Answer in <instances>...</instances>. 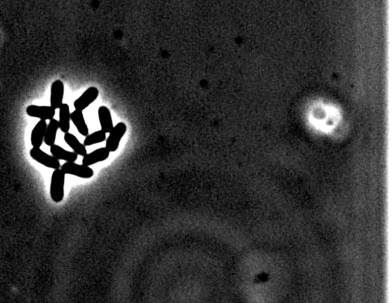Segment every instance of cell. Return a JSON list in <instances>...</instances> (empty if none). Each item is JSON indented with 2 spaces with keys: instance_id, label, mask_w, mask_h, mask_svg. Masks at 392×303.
<instances>
[{
  "instance_id": "6da1fadb",
  "label": "cell",
  "mask_w": 392,
  "mask_h": 303,
  "mask_svg": "<svg viewBox=\"0 0 392 303\" xmlns=\"http://www.w3.org/2000/svg\"><path fill=\"white\" fill-rule=\"evenodd\" d=\"M65 174L61 169H55L51 177L50 197L56 203L62 202L65 197Z\"/></svg>"
},
{
  "instance_id": "7a4b0ae2",
  "label": "cell",
  "mask_w": 392,
  "mask_h": 303,
  "mask_svg": "<svg viewBox=\"0 0 392 303\" xmlns=\"http://www.w3.org/2000/svg\"><path fill=\"white\" fill-rule=\"evenodd\" d=\"M126 132H127V126L125 123H119L117 125L114 127L113 129L111 130L108 137L106 139L105 146L109 153L117 151L121 139L123 138Z\"/></svg>"
},
{
  "instance_id": "3957f363",
  "label": "cell",
  "mask_w": 392,
  "mask_h": 303,
  "mask_svg": "<svg viewBox=\"0 0 392 303\" xmlns=\"http://www.w3.org/2000/svg\"><path fill=\"white\" fill-rule=\"evenodd\" d=\"M29 154L32 159L48 169H54V170L61 169L60 160L55 159L52 155L46 154L43 150L40 149V147H33L29 151Z\"/></svg>"
},
{
  "instance_id": "277c9868",
  "label": "cell",
  "mask_w": 392,
  "mask_h": 303,
  "mask_svg": "<svg viewBox=\"0 0 392 303\" xmlns=\"http://www.w3.org/2000/svg\"><path fill=\"white\" fill-rule=\"evenodd\" d=\"M61 169L65 174L76 176L78 178H84V179L91 178L94 176V170L84 164L65 162V164L61 166Z\"/></svg>"
},
{
  "instance_id": "5b68a950",
  "label": "cell",
  "mask_w": 392,
  "mask_h": 303,
  "mask_svg": "<svg viewBox=\"0 0 392 303\" xmlns=\"http://www.w3.org/2000/svg\"><path fill=\"white\" fill-rule=\"evenodd\" d=\"M99 96V90L95 87H90L85 90L84 94L78 98L74 103L76 110L83 111L86 109L90 104H93Z\"/></svg>"
},
{
  "instance_id": "8992f818",
  "label": "cell",
  "mask_w": 392,
  "mask_h": 303,
  "mask_svg": "<svg viewBox=\"0 0 392 303\" xmlns=\"http://www.w3.org/2000/svg\"><path fill=\"white\" fill-rule=\"evenodd\" d=\"M26 113L29 117L38 118L40 120H51L55 115V109L51 106L29 105L26 108Z\"/></svg>"
},
{
  "instance_id": "52a82bcc",
  "label": "cell",
  "mask_w": 392,
  "mask_h": 303,
  "mask_svg": "<svg viewBox=\"0 0 392 303\" xmlns=\"http://www.w3.org/2000/svg\"><path fill=\"white\" fill-rule=\"evenodd\" d=\"M65 94V85L61 80H56L52 84L50 94V106L54 109L61 108Z\"/></svg>"
},
{
  "instance_id": "ba28073f",
  "label": "cell",
  "mask_w": 392,
  "mask_h": 303,
  "mask_svg": "<svg viewBox=\"0 0 392 303\" xmlns=\"http://www.w3.org/2000/svg\"><path fill=\"white\" fill-rule=\"evenodd\" d=\"M109 151L106 147H100L90 154H87L83 158L82 164L85 166H91L100 162L105 161L109 157Z\"/></svg>"
},
{
  "instance_id": "9c48e42d",
  "label": "cell",
  "mask_w": 392,
  "mask_h": 303,
  "mask_svg": "<svg viewBox=\"0 0 392 303\" xmlns=\"http://www.w3.org/2000/svg\"><path fill=\"white\" fill-rule=\"evenodd\" d=\"M47 123L45 120H39L37 123L34 129L31 132V144L33 147H40L43 144L44 136H45L46 129H47Z\"/></svg>"
},
{
  "instance_id": "30bf717a",
  "label": "cell",
  "mask_w": 392,
  "mask_h": 303,
  "mask_svg": "<svg viewBox=\"0 0 392 303\" xmlns=\"http://www.w3.org/2000/svg\"><path fill=\"white\" fill-rule=\"evenodd\" d=\"M98 115H99V123L101 130L105 133H109L111 130L114 128L113 119L111 116L110 111L106 106L99 107L98 111Z\"/></svg>"
},
{
  "instance_id": "8fae6325",
  "label": "cell",
  "mask_w": 392,
  "mask_h": 303,
  "mask_svg": "<svg viewBox=\"0 0 392 303\" xmlns=\"http://www.w3.org/2000/svg\"><path fill=\"white\" fill-rule=\"evenodd\" d=\"M52 156L58 160H64L67 163H75L78 159L77 154L74 152L67 151L59 145L53 144L50 147Z\"/></svg>"
},
{
  "instance_id": "7c38bea8",
  "label": "cell",
  "mask_w": 392,
  "mask_h": 303,
  "mask_svg": "<svg viewBox=\"0 0 392 303\" xmlns=\"http://www.w3.org/2000/svg\"><path fill=\"white\" fill-rule=\"evenodd\" d=\"M70 118H71V121L75 124L80 134L83 135L84 137L89 135V128H88L85 119H84L82 111L75 109L73 113H71Z\"/></svg>"
},
{
  "instance_id": "4fadbf2b",
  "label": "cell",
  "mask_w": 392,
  "mask_h": 303,
  "mask_svg": "<svg viewBox=\"0 0 392 303\" xmlns=\"http://www.w3.org/2000/svg\"><path fill=\"white\" fill-rule=\"evenodd\" d=\"M64 138H65V142L74 150V153H75L77 155H80V156L84 157L86 155V147L79 141L75 135L70 133V132H66L65 133Z\"/></svg>"
},
{
  "instance_id": "5bb4252c",
  "label": "cell",
  "mask_w": 392,
  "mask_h": 303,
  "mask_svg": "<svg viewBox=\"0 0 392 303\" xmlns=\"http://www.w3.org/2000/svg\"><path fill=\"white\" fill-rule=\"evenodd\" d=\"M70 115H71V113H70L69 104H63L60 108L59 123H60V128L65 133L69 132L70 129V121H71Z\"/></svg>"
},
{
  "instance_id": "9a60e30c",
  "label": "cell",
  "mask_w": 392,
  "mask_h": 303,
  "mask_svg": "<svg viewBox=\"0 0 392 303\" xmlns=\"http://www.w3.org/2000/svg\"><path fill=\"white\" fill-rule=\"evenodd\" d=\"M59 128H60V123L57 119L53 118V119L49 120V123L47 126V129H46L44 139H43V142H45L47 146L51 147L52 145L54 144Z\"/></svg>"
},
{
  "instance_id": "2e32d148",
  "label": "cell",
  "mask_w": 392,
  "mask_h": 303,
  "mask_svg": "<svg viewBox=\"0 0 392 303\" xmlns=\"http://www.w3.org/2000/svg\"><path fill=\"white\" fill-rule=\"evenodd\" d=\"M105 132H103L102 130H99V131H96V132H93L91 134H89L88 136H86L83 144H84L85 147H86V146H92V145L103 142V141H105Z\"/></svg>"
}]
</instances>
